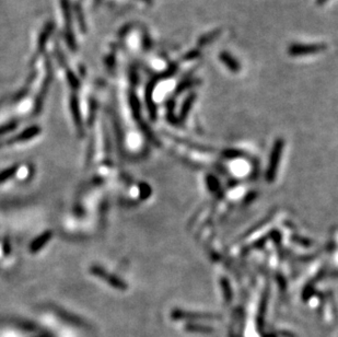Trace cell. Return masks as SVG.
Instances as JSON below:
<instances>
[{"label": "cell", "mask_w": 338, "mask_h": 337, "mask_svg": "<svg viewBox=\"0 0 338 337\" xmlns=\"http://www.w3.org/2000/svg\"><path fill=\"white\" fill-rule=\"evenodd\" d=\"M326 48H327V45L323 43H315V44L297 43V44H292V45H290L289 49H288V53H289L290 56L299 57V56L321 53Z\"/></svg>", "instance_id": "cell-1"}, {"label": "cell", "mask_w": 338, "mask_h": 337, "mask_svg": "<svg viewBox=\"0 0 338 337\" xmlns=\"http://www.w3.org/2000/svg\"><path fill=\"white\" fill-rule=\"evenodd\" d=\"M40 132H41V128L39 126H36V125L31 126L29 127V128L21 131L20 133H18V135H16L15 137L9 138L8 141L3 142L2 144H0V147H4V146H12L18 143H23V142L30 141V139L36 137Z\"/></svg>", "instance_id": "cell-2"}, {"label": "cell", "mask_w": 338, "mask_h": 337, "mask_svg": "<svg viewBox=\"0 0 338 337\" xmlns=\"http://www.w3.org/2000/svg\"><path fill=\"white\" fill-rule=\"evenodd\" d=\"M91 273L95 276L103 279V281H105L109 285L113 286L114 288H117V289H125V288H126V285H125L124 282H122L120 278H117L115 276L109 274V273L106 272L105 269H103L102 267L92 266L91 267Z\"/></svg>", "instance_id": "cell-3"}, {"label": "cell", "mask_w": 338, "mask_h": 337, "mask_svg": "<svg viewBox=\"0 0 338 337\" xmlns=\"http://www.w3.org/2000/svg\"><path fill=\"white\" fill-rule=\"evenodd\" d=\"M52 237H53L52 230H47L41 235H39V237H37L34 241H32V243L30 244V252L37 253L39 251H41L43 247L49 242V240L52 239Z\"/></svg>", "instance_id": "cell-4"}, {"label": "cell", "mask_w": 338, "mask_h": 337, "mask_svg": "<svg viewBox=\"0 0 338 337\" xmlns=\"http://www.w3.org/2000/svg\"><path fill=\"white\" fill-rule=\"evenodd\" d=\"M70 107H71V114L74 120V124H76V128L79 131L80 135H82L83 132V126H82V118H81V113L79 109V103H78V99L76 97H71L70 100Z\"/></svg>", "instance_id": "cell-5"}, {"label": "cell", "mask_w": 338, "mask_h": 337, "mask_svg": "<svg viewBox=\"0 0 338 337\" xmlns=\"http://www.w3.org/2000/svg\"><path fill=\"white\" fill-rule=\"evenodd\" d=\"M219 58L223 62V65L227 67L230 72L232 73H239L241 69L240 62L237 61L235 57H233L230 53L228 52H221L220 55H219Z\"/></svg>", "instance_id": "cell-6"}, {"label": "cell", "mask_w": 338, "mask_h": 337, "mask_svg": "<svg viewBox=\"0 0 338 337\" xmlns=\"http://www.w3.org/2000/svg\"><path fill=\"white\" fill-rule=\"evenodd\" d=\"M221 33V31L220 30H216V31H212L210 32V33H207V34H205L203 35L202 37H200V39L198 40V46L199 47H203L205 45H207V44L211 43L212 41H215L217 37L220 35Z\"/></svg>", "instance_id": "cell-7"}, {"label": "cell", "mask_w": 338, "mask_h": 337, "mask_svg": "<svg viewBox=\"0 0 338 337\" xmlns=\"http://www.w3.org/2000/svg\"><path fill=\"white\" fill-rule=\"evenodd\" d=\"M18 169H19V165H14V167L2 171V172H0V183H4L6 181L10 180L12 176L16 175V173L18 172Z\"/></svg>", "instance_id": "cell-8"}, {"label": "cell", "mask_w": 338, "mask_h": 337, "mask_svg": "<svg viewBox=\"0 0 338 337\" xmlns=\"http://www.w3.org/2000/svg\"><path fill=\"white\" fill-rule=\"evenodd\" d=\"M17 126H18V122H16V120H12V122H9L7 124L0 126V136L6 135V133H8L14 129H16Z\"/></svg>", "instance_id": "cell-9"}, {"label": "cell", "mask_w": 338, "mask_h": 337, "mask_svg": "<svg viewBox=\"0 0 338 337\" xmlns=\"http://www.w3.org/2000/svg\"><path fill=\"white\" fill-rule=\"evenodd\" d=\"M199 56V52L198 50H192V52L187 53L184 57V60H192V59H195L196 57Z\"/></svg>", "instance_id": "cell-10"}, {"label": "cell", "mask_w": 338, "mask_h": 337, "mask_svg": "<svg viewBox=\"0 0 338 337\" xmlns=\"http://www.w3.org/2000/svg\"><path fill=\"white\" fill-rule=\"evenodd\" d=\"M328 2V0H316V5L317 6H323Z\"/></svg>", "instance_id": "cell-11"}]
</instances>
